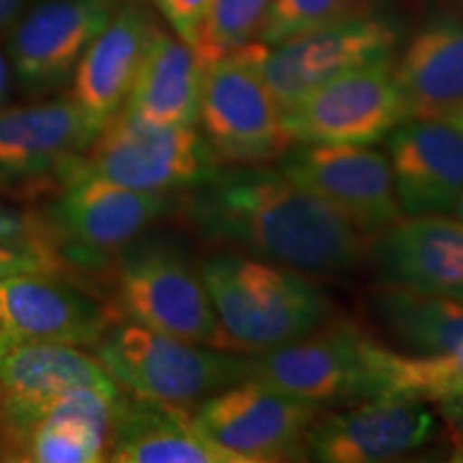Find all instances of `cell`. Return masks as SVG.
<instances>
[{"mask_svg":"<svg viewBox=\"0 0 463 463\" xmlns=\"http://www.w3.org/2000/svg\"><path fill=\"white\" fill-rule=\"evenodd\" d=\"M463 389V344L442 354H410L380 344L378 391L438 403Z\"/></svg>","mask_w":463,"mask_h":463,"instance_id":"484cf974","label":"cell"},{"mask_svg":"<svg viewBox=\"0 0 463 463\" xmlns=\"http://www.w3.org/2000/svg\"><path fill=\"white\" fill-rule=\"evenodd\" d=\"M95 140L71 97L0 106V194L58 191Z\"/></svg>","mask_w":463,"mask_h":463,"instance_id":"30bf717a","label":"cell"},{"mask_svg":"<svg viewBox=\"0 0 463 463\" xmlns=\"http://www.w3.org/2000/svg\"><path fill=\"white\" fill-rule=\"evenodd\" d=\"M118 395L120 392L82 386L58 397L15 444L7 461H108L109 422Z\"/></svg>","mask_w":463,"mask_h":463,"instance_id":"7402d4cb","label":"cell"},{"mask_svg":"<svg viewBox=\"0 0 463 463\" xmlns=\"http://www.w3.org/2000/svg\"><path fill=\"white\" fill-rule=\"evenodd\" d=\"M112 322V307L62 275L24 273L0 281V335L9 344L92 347Z\"/></svg>","mask_w":463,"mask_h":463,"instance_id":"e0dca14e","label":"cell"},{"mask_svg":"<svg viewBox=\"0 0 463 463\" xmlns=\"http://www.w3.org/2000/svg\"><path fill=\"white\" fill-rule=\"evenodd\" d=\"M439 118L447 120V123L457 127V129L463 133V99L459 103H455V106L450 109H447V112L439 116Z\"/></svg>","mask_w":463,"mask_h":463,"instance_id":"e575fe53","label":"cell"},{"mask_svg":"<svg viewBox=\"0 0 463 463\" xmlns=\"http://www.w3.org/2000/svg\"><path fill=\"white\" fill-rule=\"evenodd\" d=\"M352 0H273L256 42L275 45L350 14Z\"/></svg>","mask_w":463,"mask_h":463,"instance_id":"83f0119b","label":"cell"},{"mask_svg":"<svg viewBox=\"0 0 463 463\" xmlns=\"http://www.w3.org/2000/svg\"><path fill=\"white\" fill-rule=\"evenodd\" d=\"M204 65L195 50L155 24L123 109L157 125H198Z\"/></svg>","mask_w":463,"mask_h":463,"instance_id":"603a6c76","label":"cell"},{"mask_svg":"<svg viewBox=\"0 0 463 463\" xmlns=\"http://www.w3.org/2000/svg\"><path fill=\"white\" fill-rule=\"evenodd\" d=\"M71 269L45 242H0V281L24 273L65 275Z\"/></svg>","mask_w":463,"mask_h":463,"instance_id":"f1b7e54d","label":"cell"},{"mask_svg":"<svg viewBox=\"0 0 463 463\" xmlns=\"http://www.w3.org/2000/svg\"><path fill=\"white\" fill-rule=\"evenodd\" d=\"M0 242H45L52 247L42 219L28 217L5 202H0Z\"/></svg>","mask_w":463,"mask_h":463,"instance_id":"4dcf8cb0","label":"cell"},{"mask_svg":"<svg viewBox=\"0 0 463 463\" xmlns=\"http://www.w3.org/2000/svg\"><path fill=\"white\" fill-rule=\"evenodd\" d=\"M176 198L174 211L200 239L300 273L345 275L367 256L361 232L279 167H222Z\"/></svg>","mask_w":463,"mask_h":463,"instance_id":"6da1fadb","label":"cell"},{"mask_svg":"<svg viewBox=\"0 0 463 463\" xmlns=\"http://www.w3.org/2000/svg\"><path fill=\"white\" fill-rule=\"evenodd\" d=\"M223 164L195 125H157L120 109L86 150L82 170L123 187L183 194L211 181Z\"/></svg>","mask_w":463,"mask_h":463,"instance_id":"52a82bcc","label":"cell"},{"mask_svg":"<svg viewBox=\"0 0 463 463\" xmlns=\"http://www.w3.org/2000/svg\"><path fill=\"white\" fill-rule=\"evenodd\" d=\"M174 198L80 172L56 191L39 219L52 247L71 269H108L144 230L176 208Z\"/></svg>","mask_w":463,"mask_h":463,"instance_id":"5b68a950","label":"cell"},{"mask_svg":"<svg viewBox=\"0 0 463 463\" xmlns=\"http://www.w3.org/2000/svg\"><path fill=\"white\" fill-rule=\"evenodd\" d=\"M322 405L245 378L191 410L194 420L219 447L247 463L305 461V433Z\"/></svg>","mask_w":463,"mask_h":463,"instance_id":"7c38bea8","label":"cell"},{"mask_svg":"<svg viewBox=\"0 0 463 463\" xmlns=\"http://www.w3.org/2000/svg\"><path fill=\"white\" fill-rule=\"evenodd\" d=\"M277 161L289 181L326 202L363 236L403 217L389 155L369 144L297 142Z\"/></svg>","mask_w":463,"mask_h":463,"instance_id":"8fae6325","label":"cell"},{"mask_svg":"<svg viewBox=\"0 0 463 463\" xmlns=\"http://www.w3.org/2000/svg\"><path fill=\"white\" fill-rule=\"evenodd\" d=\"M403 217L447 215L463 195V133L442 118H408L386 136Z\"/></svg>","mask_w":463,"mask_h":463,"instance_id":"d6986e66","label":"cell"},{"mask_svg":"<svg viewBox=\"0 0 463 463\" xmlns=\"http://www.w3.org/2000/svg\"><path fill=\"white\" fill-rule=\"evenodd\" d=\"M408 120L395 56L354 67L283 109L289 144H378Z\"/></svg>","mask_w":463,"mask_h":463,"instance_id":"9c48e42d","label":"cell"},{"mask_svg":"<svg viewBox=\"0 0 463 463\" xmlns=\"http://www.w3.org/2000/svg\"><path fill=\"white\" fill-rule=\"evenodd\" d=\"M108 269L116 320L232 352L200 266L183 249L164 239H136Z\"/></svg>","mask_w":463,"mask_h":463,"instance_id":"277c9868","label":"cell"},{"mask_svg":"<svg viewBox=\"0 0 463 463\" xmlns=\"http://www.w3.org/2000/svg\"><path fill=\"white\" fill-rule=\"evenodd\" d=\"M114 463H247L200 430L191 410L120 391L108 436Z\"/></svg>","mask_w":463,"mask_h":463,"instance_id":"44dd1931","label":"cell"},{"mask_svg":"<svg viewBox=\"0 0 463 463\" xmlns=\"http://www.w3.org/2000/svg\"><path fill=\"white\" fill-rule=\"evenodd\" d=\"M380 344L354 322L328 320L305 337L251 356L247 378L322 408L344 405L378 391Z\"/></svg>","mask_w":463,"mask_h":463,"instance_id":"ba28073f","label":"cell"},{"mask_svg":"<svg viewBox=\"0 0 463 463\" xmlns=\"http://www.w3.org/2000/svg\"><path fill=\"white\" fill-rule=\"evenodd\" d=\"M369 303L382 328L410 354H442L463 344V298L378 281Z\"/></svg>","mask_w":463,"mask_h":463,"instance_id":"d4e9b609","label":"cell"},{"mask_svg":"<svg viewBox=\"0 0 463 463\" xmlns=\"http://www.w3.org/2000/svg\"><path fill=\"white\" fill-rule=\"evenodd\" d=\"M118 0H42L9 24L11 82L28 97H43L73 78L84 52L103 31Z\"/></svg>","mask_w":463,"mask_h":463,"instance_id":"5bb4252c","label":"cell"},{"mask_svg":"<svg viewBox=\"0 0 463 463\" xmlns=\"http://www.w3.org/2000/svg\"><path fill=\"white\" fill-rule=\"evenodd\" d=\"M200 275L232 352L256 356L331 320V303L300 270L239 251L202 260Z\"/></svg>","mask_w":463,"mask_h":463,"instance_id":"7a4b0ae2","label":"cell"},{"mask_svg":"<svg viewBox=\"0 0 463 463\" xmlns=\"http://www.w3.org/2000/svg\"><path fill=\"white\" fill-rule=\"evenodd\" d=\"M399 28L380 15H352L300 33L275 45H262L260 71L281 109L335 75L395 56Z\"/></svg>","mask_w":463,"mask_h":463,"instance_id":"4fadbf2b","label":"cell"},{"mask_svg":"<svg viewBox=\"0 0 463 463\" xmlns=\"http://www.w3.org/2000/svg\"><path fill=\"white\" fill-rule=\"evenodd\" d=\"M364 258L380 283L463 298V219L402 217L369 236Z\"/></svg>","mask_w":463,"mask_h":463,"instance_id":"ac0fdd59","label":"cell"},{"mask_svg":"<svg viewBox=\"0 0 463 463\" xmlns=\"http://www.w3.org/2000/svg\"><path fill=\"white\" fill-rule=\"evenodd\" d=\"M11 344H9V341L7 339H5L3 337V335H0V358H3V354H5V352H7V347H9Z\"/></svg>","mask_w":463,"mask_h":463,"instance_id":"8d00e7d4","label":"cell"},{"mask_svg":"<svg viewBox=\"0 0 463 463\" xmlns=\"http://www.w3.org/2000/svg\"><path fill=\"white\" fill-rule=\"evenodd\" d=\"M270 3L273 0H211L200 42L195 45L202 65H211L219 56L256 42Z\"/></svg>","mask_w":463,"mask_h":463,"instance_id":"4316f807","label":"cell"},{"mask_svg":"<svg viewBox=\"0 0 463 463\" xmlns=\"http://www.w3.org/2000/svg\"><path fill=\"white\" fill-rule=\"evenodd\" d=\"M28 5L31 0H0V28H7Z\"/></svg>","mask_w":463,"mask_h":463,"instance_id":"d6a6232c","label":"cell"},{"mask_svg":"<svg viewBox=\"0 0 463 463\" xmlns=\"http://www.w3.org/2000/svg\"><path fill=\"white\" fill-rule=\"evenodd\" d=\"M0 461H3V447H0Z\"/></svg>","mask_w":463,"mask_h":463,"instance_id":"74e56055","label":"cell"},{"mask_svg":"<svg viewBox=\"0 0 463 463\" xmlns=\"http://www.w3.org/2000/svg\"><path fill=\"white\" fill-rule=\"evenodd\" d=\"M438 412L447 430L450 455L455 461H463V389L438 402Z\"/></svg>","mask_w":463,"mask_h":463,"instance_id":"1f68e13d","label":"cell"},{"mask_svg":"<svg viewBox=\"0 0 463 463\" xmlns=\"http://www.w3.org/2000/svg\"><path fill=\"white\" fill-rule=\"evenodd\" d=\"M155 24L146 5L118 3L75 67L69 97L95 137L123 109Z\"/></svg>","mask_w":463,"mask_h":463,"instance_id":"ffe728a7","label":"cell"},{"mask_svg":"<svg viewBox=\"0 0 463 463\" xmlns=\"http://www.w3.org/2000/svg\"><path fill=\"white\" fill-rule=\"evenodd\" d=\"M438 430L425 402L397 395L363 397L322 410L305 433V459L317 463L392 461L425 447Z\"/></svg>","mask_w":463,"mask_h":463,"instance_id":"9a60e30c","label":"cell"},{"mask_svg":"<svg viewBox=\"0 0 463 463\" xmlns=\"http://www.w3.org/2000/svg\"><path fill=\"white\" fill-rule=\"evenodd\" d=\"M459 3H461V5H463V0H459Z\"/></svg>","mask_w":463,"mask_h":463,"instance_id":"f35d334b","label":"cell"},{"mask_svg":"<svg viewBox=\"0 0 463 463\" xmlns=\"http://www.w3.org/2000/svg\"><path fill=\"white\" fill-rule=\"evenodd\" d=\"M262 45L249 42L204 69L198 123L222 164L264 165L289 146L283 109L260 71Z\"/></svg>","mask_w":463,"mask_h":463,"instance_id":"8992f818","label":"cell"},{"mask_svg":"<svg viewBox=\"0 0 463 463\" xmlns=\"http://www.w3.org/2000/svg\"><path fill=\"white\" fill-rule=\"evenodd\" d=\"M92 386L120 392L95 354L80 345L11 344L0 358V447L3 461L58 397Z\"/></svg>","mask_w":463,"mask_h":463,"instance_id":"2e32d148","label":"cell"},{"mask_svg":"<svg viewBox=\"0 0 463 463\" xmlns=\"http://www.w3.org/2000/svg\"><path fill=\"white\" fill-rule=\"evenodd\" d=\"M408 118H439L463 99V15L425 22L395 61Z\"/></svg>","mask_w":463,"mask_h":463,"instance_id":"cb8c5ba5","label":"cell"},{"mask_svg":"<svg viewBox=\"0 0 463 463\" xmlns=\"http://www.w3.org/2000/svg\"><path fill=\"white\" fill-rule=\"evenodd\" d=\"M453 213L457 215V219H463V195L459 198V202H457V204H455Z\"/></svg>","mask_w":463,"mask_h":463,"instance_id":"d590c367","label":"cell"},{"mask_svg":"<svg viewBox=\"0 0 463 463\" xmlns=\"http://www.w3.org/2000/svg\"><path fill=\"white\" fill-rule=\"evenodd\" d=\"M172 33L195 50L211 9V0H153Z\"/></svg>","mask_w":463,"mask_h":463,"instance_id":"f546056e","label":"cell"},{"mask_svg":"<svg viewBox=\"0 0 463 463\" xmlns=\"http://www.w3.org/2000/svg\"><path fill=\"white\" fill-rule=\"evenodd\" d=\"M9 86H11V71H9L7 54H5V50H0V106H5V101H7Z\"/></svg>","mask_w":463,"mask_h":463,"instance_id":"836d02e7","label":"cell"},{"mask_svg":"<svg viewBox=\"0 0 463 463\" xmlns=\"http://www.w3.org/2000/svg\"><path fill=\"white\" fill-rule=\"evenodd\" d=\"M92 352L120 389L150 402L194 410L206 397L245 380L251 356L219 350L140 324L116 320Z\"/></svg>","mask_w":463,"mask_h":463,"instance_id":"3957f363","label":"cell"}]
</instances>
